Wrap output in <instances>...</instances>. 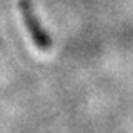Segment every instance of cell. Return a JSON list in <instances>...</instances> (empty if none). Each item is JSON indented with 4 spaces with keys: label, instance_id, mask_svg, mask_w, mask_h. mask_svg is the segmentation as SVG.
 Wrapping results in <instances>:
<instances>
[{
    "label": "cell",
    "instance_id": "cell-1",
    "mask_svg": "<svg viewBox=\"0 0 133 133\" xmlns=\"http://www.w3.org/2000/svg\"><path fill=\"white\" fill-rule=\"evenodd\" d=\"M18 10L23 18V23L27 27L28 33L32 37V42L38 50H50L52 48V37L50 33L43 28L40 18L35 14V8L32 5V0H18Z\"/></svg>",
    "mask_w": 133,
    "mask_h": 133
}]
</instances>
